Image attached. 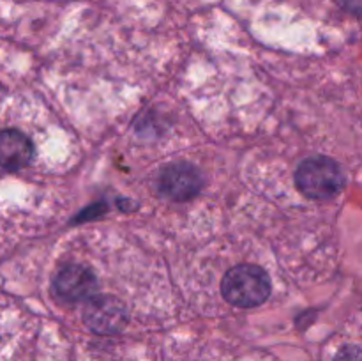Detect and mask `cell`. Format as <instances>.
Wrapping results in <instances>:
<instances>
[{
    "label": "cell",
    "instance_id": "cell-2",
    "mask_svg": "<svg viewBox=\"0 0 362 361\" xmlns=\"http://www.w3.org/2000/svg\"><path fill=\"white\" fill-rule=\"evenodd\" d=\"M221 294L233 306L253 308L267 301L271 294V280L258 265L240 264L225 275Z\"/></svg>",
    "mask_w": 362,
    "mask_h": 361
},
{
    "label": "cell",
    "instance_id": "cell-8",
    "mask_svg": "<svg viewBox=\"0 0 362 361\" xmlns=\"http://www.w3.org/2000/svg\"><path fill=\"white\" fill-rule=\"evenodd\" d=\"M341 2L346 11L357 14V16H362V0H341Z\"/></svg>",
    "mask_w": 362,
    "mask_h": 361
},
{
    "label": "cell",
    "instance_id": "cell-6",
    "mask_svg": "<svg viewBox=\"0 0 362 361\" xmlns=\"http://www.w3.org/2000/svg\"><path fill=\"white\" fill-rule=\"evenodd\" d=\"M34 158L30 138L18 130L0 131V166L6 170L25 168Z\"/></svg>",
    "mask_w": 362,
    "mask_h": 361
},
{
    "label": "cell",
    "instance_id": "cell-5",
    "mask_svg": "<svg viewBox=\"0 0 362 361\" xmlns=\"http://www.w3.org/2000/svg\"><path fill=\"white\" fill-rule=\"evenodd\" d=\"M98 278L88 268L80 264L64 265L53 280L55 294L69 303L88 301L98 296Z\"/></svg>",
    "mask_w": 362,
    "mask_h": 361
},
{
    "label": "cell",
    "instance_id": "cell-7",
    "mask_svg": "<svg viewBox=\"0 0 362 361\" xmlns=\"http://www.w3.org/2000/svg\"><path fill=\"white\" fill-rule=\"evenodd\" d=\"M334 361H362V345H346L336 354Z\"/></svg>",
    "mask_w": 362,
    "mask_h": 361
},
{
    "label": "cell",
    "instance_id": "cell-1",
    "mask_svg": "<svg viewBox=\"0 0 362 361\" xmlns=\"http://www.w3.org/2000/svg\"><path fill=\"white\" fill-rule=\"evenodd\" d=\"M345 173L334 159L327 156H311L296 170V186L304 197L327 200L341 193L345 188Z\"/></svg>",
    "mask_w": 362,
    "mask_h": 361
},
{
    "label": "cell",
    "instance_id": "cell-4",
    "mask_svg": "<svg viewBox=\"0 0 362 361\" xmlns=\"http://www.w3.org/2000/svg\"><path fill=\"white\" fill-rule=\"evenodd\" d=\"M83 322L98 335H115L122 331L127 322L126 306L112 296H94L87 301Z\"/></svg>",
    "mask_w": 362,
    "mask_h": 361
},
{
    "label": "cell",
    "instance_id": "cell-3",
    "mask_svg": "<svg viewBox=\"0 0 362 361\" xmlns=\"http://www.w3.org/2000/svg\"><path fill=\"white\" fill-rule=\"evenodd\" d=\"M158 188L165 197L175 202H186L200 193L204 188V176L191 163H172L159 172Z\"/></svg>",
    "mask_w": 362,
    "mask_h": 361
}]
</instances>
